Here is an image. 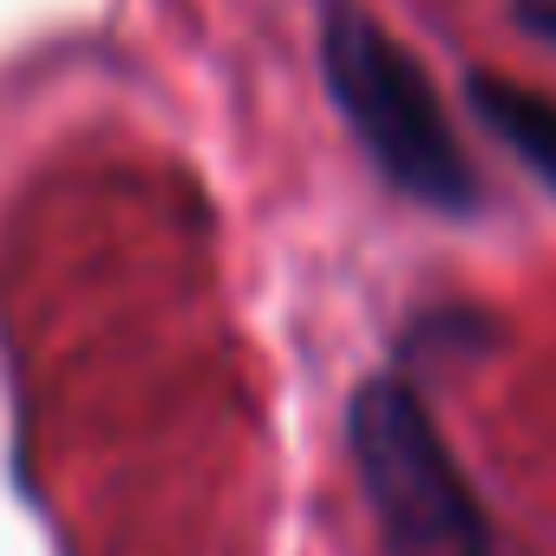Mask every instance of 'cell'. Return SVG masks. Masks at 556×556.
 <instances>
[{
    "instance_id": "obj_1",
    "label": "cell",
    "mask_w": 556,
    "mask_h": 556,
    "mask_svg": "<svg viewBox=\"0 0 556 556\" xmlns=\"http://www.w3.org/2000/svg\"><path fill=\"white\" fill-rule=\"evenodd\" d=\"M321 73H328V92H334L348 131L361 138V151L380 164V177L393 190H406L413 203H426L439 216H465L478 203L471 157L439 105L432 73L374 14L334 0L321 21Z\"/></svg>"
},
{
    "instance_id": "obj_2",
    "label": "cell",
    "mask_w": 556,
    "mask_h": 556,
    "mask_svg": "<svg viewBox=\"0 0 556 556\" xmlns=\"http://www.w3.org/2000/svg\"><path fill=\"white\" fill-rule=\"evenodd\" d=\"M348 445L387 556H504L432 406L400 374H380L354 393Z\"/></svg>"
},
{
    "instance_id": "obj_3",
    "label": "cell",
    "mask_w": 556,
    "mask_h": 556,
    "mask_svg": "<svg viewBox=\"0 0 556 556\" xmlns=\"http://www.w3.org/2000/svg\"><path fill=\"white\" fill-rule=\"evenodd\" d=\"M471 112L556 190V99H549V92H530V86H517V79L478 73V79H471Z\"/></svg>"
},
{
    "instance_id": "obj_4",
    "label": "cell",
    "mask_w": 556,
    "mask_h": 556,
    "mask_svg": "<svg viewBox=\"0 0 556 556\" xmlns=\"http://www.w3.org/2000/svg\"><path fill=\"white\" fill-rule=\"evenodd\" d=\"M517 14H523V27H530L536 40L556 47V0H517Z\"/></svg>"
}]
</instances>
